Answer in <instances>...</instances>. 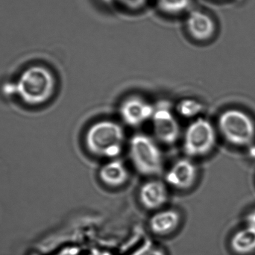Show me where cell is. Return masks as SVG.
Returning a JSON list of instances; mask_svg holds the SVG:
<instances>
[{"label":"cell","mask_w":255,"mask_h":255,"mask_svg":"<svg viewBox=\"0 0 255 255\" xmlns=\"http://www.w3.org/2000/svg\"><path fill=\"white\" fill-rule=\"evenodd\" d=\"M197 173V168L191 160L179 159L168 169L165 179L169 186L176 190H187L194 185Z\"/></svg>","instance_id":"cell-10"},{"label":"cell","mask_w":255,"mask_h":255,"mask_svg":"<svg viewBox=\"0 0 255 255\" xmlns=\"http://www.w3.org/2000/svg\"><path fill=\"white\" fill-rule=\"evenodd\" d=\"M186 28L195 40L205 41L214 35L216 26L212 18L199 10L189 12L186 19Z\"/></svg>","instance_id":"cell-11"},{"label":"cell","mask_w":255,"mask_h":255,"mask_svg":"<svg viewBox=\"0 0 255 255\" xmlns=\"http://www.w3.org/2000/svg\"><path fill=\"white\" fill-rule=\"evenodd\" d=\"M104 4H108V5H112V4H116L115 0H100Z\"/></svg>","instance_id":"cell-18"},{"label":"cell","mask_w":255,"mask_h":255,"mask_svg":"<svg viewBox=\"0 0 255 255\" xmlns=\"http://www.w3.org/2000/svg\"><path fill=\"white\" fill-rule=\"evenodd\" d=\"M219 128L230 143L238 146L250 145L255 136V125L245 112L231 109L223 112L219 119Z\"/></svg>","instance_id":"cell-4"},{"label":"cell","mask_w":255,"mask_h":255,"mask_svg":"<svg viewBox=\"0 0 255 255\" xmlns=\"http://www.w3.org/2000/svg\"><path fill=\"white\" fill-rule=\"evenodd\" d=\"M203 106L194 99L186 98L181 100L176 106V112L184 118H193L202 112Z\"/></svg>","instance_id":"cell-15"},{"label":"cell","mask_w":255,"mask_h":255,"mask_svg":"<svg viewBox=\"0 0 255 255\" xmlns=\"http://www.w3.org/2000/svg\"><path fill=\"white\" fill-rule=\"evenodd\" d=\"M141 206L151 213L166 208L169 199L167 187L160 180L151 179L144 183L138 193Z\"/></svg>","instance_id":"cell-9"},{"label":"cell","mask_w":255,"mask_h":255,"mask_svg":"<svg viewBox=\"0 0 255 255\" xmlns=\"http://www.w3.org/2000/svg\"><path fill=\"white\" fill-rule=\"evenodd\" d=\"M231 247L237 254L248 255L255 251V229L246 227L238 231L231 240Z\"/></svg>","instance_id":"cell-13"},{"label":"cell","mask_w":255,"mask_h":255,"mask_svg":"<svg viewBox=\"0 0 255 255\" xmlns=\"http://www.w3.org/2000/svg\"><path fill=\"white\" fill-rule=\"evenodd\" d=\"M129 156L137 172L146 176L161 173L163 159L157 142L145 133H136L129 142Z\"/></svg>","instance_id":"cell-3"},{"label":"cell","mask_w":255,"mask_h":255,"mask_svg":"<svg viewBox=\"0 0 255 255\" xmlns=\"http://www.w3.org/2000/svg\"><path fill=\"white\" fill-rule=\"evenodd\" d=\"M151 121L153 131L159 141L163 143L172 144L178 140L181 134L179 123L170 106L166 102L154 106Z\"/></svg>","instance_id":"cell-6"},{"label":"cell","mask_w":255,"mask_h":255,"mask_svg":"<svg viewBox=\"0 0 255 255\" xmlns=\"http://www.w3.org/2000/svg\"><path fill=\"white\" fill-rule=\"evenodd\" d=\"M246 222H247V227L255 229V211H253V212L247 215Z\"/></svg>","instance_id":"cell-17"},{"label":"cell","mask_w":255,"mask_h":255,"mask_svg":"<svg viewBox=\"0 0 255 255\" xmlns=\"http://www.w3.org/2000/svg\"><path fill=\"white\" fill-rule=\"evenodd\" d=\"M217 142L213 124L205 118H196L184 131L183 148L190 157H201L212 151Z\"/></svg>","instance_id":"cell-5"},{"label":"cell","mask_w":255,"mask_h":255,"mask_svg":"<svg viewBox=\"0 0 255 255\" xmlns=\"http://www.w3.org/2000/svg\"><path fill=\"white\" fill-rule=\"evenodd\" d=\"M184 224L182 214L175 208H164L151 213L147 223L149 233L159 239H169L178 235Z\"/></svg>","instance_id":"cell-7"},{"label":"cell","mask_w":255,"mask_h":255,"mask_svg":"<svg viewBox=\"0 0 255 255\" xmlns=\"http://www.w3.org/2000/svg\"><path fill=\"white\" fill-rule=\"evenodd\" d=\"M116 3L130 10H137L145 6L150 0H115Z\"/></svg>","instance_id":"cell-16"},{"label":"cell","mask_w":255,"mask_h":255,"mask_svg":"<svg viewBox=\"0 0 255 255\" xmlns=\"http://www.w3.org/2000/svg\"><path fill=\"white\" fill-rule=\"evenodd\" d=\"M125 132L118 123L100 121L92 124L85 136V143L90 153L104 158H118L125 142Z\"/></svg>","instance_id":"cell-2"},{"label":"cell","mask_w":255,"mask_h":255,"mask_svg":"<svg viewBox=\"0 0 255 255\" xmlns=\"http://www.w3.org/2000/svg\"><path fill=\"white\" fill-rule=\"evenodd\" d=\"M99 176L106 185L119 187L127 183L129 173L125 163L115 158L109 160L100 168Z\"/></svg>","instance_id":"cell-12"},{"label":"cell","mask_w":255,"mask_h":255,"mask_svg":"<svg viewBox=\"0 0 255 255\" xmlns=\"http://www.w3.org/2000/svg\"><path fill=\"white\" fill-rule=\"evenodd\" d=\"M56 80L52 70L41 63L25 67L18 78V95L28 106H41L47 103L55 93Z\"/></svg>","instance_id":"cell-1"},{"label":"cell","mask_w":255,"mask_h":255,"mask_svg":"<svg viewBox=\"0 0 255 255\" xmlns=\"http://www.w3.org/2000/svg\"><path fill=\"white\" fill-rule=\"evenodd\" d=\"M154 111V106L138 96L126 99L119 109L124 122L133 127H139L151 120Z\"/></svg>","instance_id":"cell-8"},{"label":"cell","mask_w":255,"mask_h":255,"mask_svg":"<svg viewBox=\"0 0 255 255\" xmlns=\"http://www.w3.org/2000/svg\"><path fill=\"white\" fill-rule=\"evenodd\" d=\"M158 8L164 13L177 15L187 11L191 0H154Z\"/></svg>","instance_id":"cell-14"}]
</instances>
